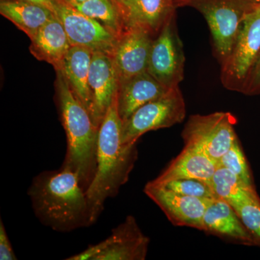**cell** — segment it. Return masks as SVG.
Segmentation results:
<instances>
[{"label": "cell", "mask_w": 260, "mask_h": 260, "mask_svg": "<svg viewBox=\"0 0 260 260\" xmlns=\"http://www.w3.org/2000/svg\"><path fill=\"white\" fill-rule=\"evenodd\" d=\"M93 53L86 48L71 47L60 69L58 70L64 75L73 93L89 113L91 111L92 102L88 78Z\"/></svg>", "instance_id": "obj_19"}, {"label": "cell", "mask_w": 260, "mask_h": 260, "mask_svg": "<svg viewBox=\"0 0 260 260\" xmlns=\"http://www.w3.org/2000/svg\"><path fill=\"white\" fill-rule=\"evenodd\" d=\"M256 246H260V198H251L234 208Z\"/></svg>", "instance_id": "obj_25"}, {"label": "cell", "mask_w": 260, "mask_h": 260, "mask_svg": "<svg viewBox=\"0 0 260 260\" xmlns=\"http://www.w3.org/2000/svg\"><path fill=\"white\" fill-rule=\"evenodd\" d=\"M28 195L37 218L56 232L92 225L85 189L76 173L60 168L32 179Z\"/></svg>", "instance_id": "obj_2"}, {"label": "cell", "mask_w": 260, "mask_h": 260, "mask_svg": "<svg viewBox=\"0 0 260 260\" xmlns=\"http://www.w3.org/2000/svg\"><path fill=\"white\" fill-rule=\"evenodd\" d=\"M83 14L95 19L120 37L126 26L118 8L112 0H87L70 5Z\"/></svg>", "instance_id": "obj_22"}, {"label": "cell", "mask_w": 260, "mask_h": 260, "mask_svg": "<svg viewBox=\"0 0 260 260\" xmlns=\"http://www.w3.org/2000/svg\"><path fill=\"white\" fill-rule=\"evenodd\" d=\"M215 196L229 203L233 208L251 198H257L255 187L246 185L235 174L225 168L219 167L210 181Z\"/></svg>", "instance_id": "obj_21"}, {"label": "cell", "mask_w": 260, "mask_h": 260, "mask_svg": "<svg viewBox=\"0 0 260 260\" xmlns=\"http://www.w3.org/2000/svg\"><path fill=\"white\" fill-rule=\"evenodd\" d=\"M54 13L62 24L72 47L112 55L119 36L100 22L80 13L64 0H54Z\"/></svg>", "instance_id": "obj_10"}, {"label": "cell", "mask_w": 260, "mask_h": 260, "mask_svg": "<svg viewBox=\"0 0 260 260\" xmlns=\"http://www.w3.org/2000/svg\"><path fill=\"white\" fill-rule=\"evenodd\" d=\"M56 72L58 103L67 136L66 155L61 168L76 173L86 191L96 171L99 129L64 75L59 70Z\"/></svg>", "instance_id": "obj_3"}, {"label": "cell", "mask_w": 260, "mask_h": 260, "mask_svg": "<svg viewBox=\"0 0 260 260\" xmlns=\"http://www.w3.org/2000/svg\"><path fill=\"white\" fill-rule=\"evenodd\" d=\"M88 85L92 102L90 114L94 125L99 129L119 90V77L112 55L93 53Z\"/></svg>", "instance_id": "obj_13"}, {"label": "cell", "mask_w": 260, "mask_h": 260, "mask_svg": "<svg viewBox=\"0 0 260 260\" xmlns=\"http://www.w3.org/2000/svg\"><path fill=\"white\" fill-rule=\"evenodd\" d=\"M218 165L219 167L225 168L235 174L246 185L254 187L251 170L239 139L236 140L232 148L224 154Z\"/></svg>", "instance_id": "obj_23"}, {"label": "cell", "mask_w": 260, "mask_h": 260, "mask_svg": "<svg viewBox=\"0 0 260 260\" xmlns=\"http://www.w3.org/2000/svg\"><path fill=\"white\" fill-rule=\"evenodd\" d=\"M121 128L116 96L99 126L96 171L85 191L92 225L102 215L106 201L116 197L129 180L138 159L137 144L121 143Z\"/></svg>", "instance_id": "obj_1"}, {"label": "cell", "mask_w": 260, "mask_h": 260, "mask_svg": "<svg viewBox=\"0 0 260 260\" xmlns=\"http://www.w3.org/2000/svg\"><path fill=\"white\" fill-rule=\"evenodd\" d=\"M113 2H114V3H115V4L116 5H117V7H118V5H119V3H120L121 2V0H112Z\"/></svg>", "instance_id": "obj_30"}, {"label": "cell", "mask_w": 260, "mask_h": 260, "mask_svg": "<svg viewBox=\"0 0 260 260\" xmlns=\"http://www.w3.org/2000/svg\"><path fill=\"white\" fill-rule=\"evenodd\" d=\"M152 35L146 29L136 26L126 27L121 34L112 55L119 85L147 72Z\"/></svg>", "instance_id": "obj_11"}, {"label": "cell", "mask_w": 260, "mask_h": 260, "mask_svg": "<svg viewBox=\"0 0 260 260\" xmlns=\"http://www.w3.org/2000/svg\"><path fill=\"white\" fill-rule=\"evenodd\" d=\"M251 1L254 2V3H260V0H251Z\"/></svg>", "instance_id": "obj_31"}, {"label": "cell", "mask_w": 260, "mask_h": 260, "mask_svg": "<svg viewBox=\"0 0 260 260\" xmlns=\"http://www.w3.org/2000/svg\"><path fill=\"white\" fill-rule=\"evenodd\" d=\"M242 93L248 95L260 94V57L248 78Z\"/></svg>", "instance_id": "obj_27"}, {"label": "cell", "mask_w": 260, "mask_h": 260, "mask_svg": "<svg viewBox=\"0 0 260 260\" xmlns=\"http://www.w3.org/2000/svg\"><path fill=\"white\" fill-rule=\"evenodd\" d=\"M21 1L27 2V3H32V4L42 5L46 7L48 9L54 12V0H21Z\"/></svg>", "instance_id": "obj_28"}, {"label": "cell", "mask_w": 260, "mask_h": 260, "mask_svg": "<svg viewBox=\"0 0 260 260\" xmlns=\"http://www.w3.org/2000/svg\"><path fill=\"white\" fill-rule=\"evenodd\" d=\"M185 116V102L179 86L170 89L162 96L137 109L123 121L121 143L137 144L148 132L171 127L182 122Z\"/></svg>", "instance_id": "obj_6"}, {"label": "cell", "mask_w": 260, "mask_h": 260, "mask_svg": "<svg viewBox=\"0 0 260 260\" xmlns=\"http://www.w3.org/2000/svg\"><path fill=\"white\" fill-rule=\"evenodd\" d=\"M165 187L171 190L191 198L210 201L216 199L210 181L197 179H183L170 181Z\"/></svg>", "instance_id": "obj_24"}, {"label": "cell", "mask_w": 260, "mask_h": 260, "mask_svg": "<svg viewBox=\"0 0 260 260\" xmlns=\"http://www.w3.org/2000/svg\"><path fill=\"white\" fill-rule=\"evenodd\" d=\"M0 13L30 39L39 29L55 17L54 12L46 7L21 0H2Z\"/></svg>", "instance_id": "obj_20"}, {"label": "cell", "mask_w": 260, "mask_h": 260, "mask_svg": "<svg viewBox=\"0 0 260 260\" xmlns=\"http://www.w3.org/2000/svg\"><path fill=\"white\" fill-rule=\"evenodd\" d=\"M260 57V3L248 13L233 47L221 64V82L228 90L242 93Z\"/></svg>", "instance_id": "obj_5"}, {"label": "cell", "mask_w": 260, "mask_h": 260, "mask_svg": "<svg viewBox=\"0 0 260 260\" xmlns=\"http://www.w3.org/2000/svg\"><path fill=\"white\" fill-rule=\"evenodd\" d=\"M184 62L175 13L164 23L152 43L147 72L167 88H177L184 80Z\"/></svg>", "instance_id": "obj_9"}, {"label": "cell", "mask_w": 260, "mask_h": 260, "mask_svg": "<svg viewBox=\"0 0 260 260\" xmlns=\"http://www.w3.org/2000/svg\"><path fill=\"white\" fill-rule=\"evenodd\" d=\"M169 90L148 72L123 82L119 85L116 95L118 113L122 122L137 109L162 96Z\"/></svg>", "instance_id": "obj_17"}, {"label": "cell", "mask_w": 260, "mask_h": 260, "mask_svg": "<svg viewBox=\"0 0 260 260\" xmlns=\"http://www.w3.org/2000/svg\"><path fill=\"white\" fill-rule=\"evenodd\" d=\"M0 259H17L2 218L0 219Z\"/></svg>", "instance_id": "obj_26"}, {"label": "cell", "mask_w": 260, "mask_h": 260, "mask_svg": "<svg viewBox=\"0 0 260 260\" xmlns=\"http://www.w3.org/2000/svg\"><path fill=\"white\" fill-rule=\"evenodd\" d=\"M236 124L237 119L230 112L195 114L186 121L181 137L184 145L200 149L218 164L238 139Z\"/></svg>", "instance_id": "obj_7"}, {"label": "cell", "mask_w": 260, "mask_h": 260, "mask_svg": "<svg viewBox=\"0 0 260 260\" xmlns=\"http://www.w3.org/2000/svg\"><path fill=\"white\" fill-rule=\"evenodd\" d=\"M203 232L229 242L256 246L254 239L232 205L223 200L209 201L204 217Z\"/></svg>", "instance_id": "obj_14"}, {"label": "cell", "mask_w": 260, "mask_h": 260, "mask_svg": "<svg viewBox=\"0 0 260 260\" xmlns=\"http://www.w3.org/2000/svg\"><path fill=\"white\" fill-rule=\"evenodd\" d=\"M66 3L70 5L80 4V3H84L87 0H64Z\"/></svg>", "instance_id": "obj_29"}, {"label": "cell", "mask_w": 260, "mask_h": 260, "mask_svg": "<svg viewBox=\"0 0 260 260\" xmlns=\"http://www.w3.org/2000/svg\"><path fill=\"white\" fill-rule=\"evenodd\" d=\"M30 52L39 60L45 61L60 69L61 63L72 46L59 19L54 17L39 29L30 39Z\"/></svg>", "instance_id": "obj_18"}, {"label": "cell", "mask_w": 260, "mask_h": 260, "mask_svg": "<svg viewBox=\"0 0 260 260\" xmlns=\"http://www.w3.org/2000/svg\"><path fill=\"white\" fill-rule=\"evenodd\" d=\"M218 164L196 147L184 145L180 153L153 181L154 186H164L170 181L183 179H197L210 181Z\"/></svg>", "instance_id": "obj_15"}, {"label": "cell", "mask_w": 260, "mask_h": 260, "mask_svg": "<svg viewBox=\"0 0 260 260\" xmlns=\"http://www.w3.org/2000/svg\"><path fill=\"white\" fill-rule=\"evenodd\" d=\"M150 239L133 215L112 229L107 239L67 258V260H145Z\"/></svg>", "instance_id": "obj_8"}, {"label": "cell", "mask_w": 260, "mask_h": 260, "mask_svg": "<svg viewBox=\"0 0 260 260\" xmlns=\"http://www.w3.org/2000/svg\"><path fill=\"white\" fill-rule=\"evenodd\" d=\"M118 8L126 27H140L153 35L175 14L177 7L176 0H121Z\"/></svg>", "instance_id": "obj_16"}, {"label": "cell", "mask_w": 260, "mask_h": 260, "mask_svg": "<svg viewBox=\"0 0 260 260\" xmlns=\"http://www.w3.org/2000/svg\"><path fill=\"white\" fill-rule=\"evenodd\" d=\"M144 192L173 225L203 231V217L209 201L179 194L165 186H154L149 182L145 186Z\"/></svg>", "instance_id": "obj_12"}, {"label": "cell", "mask_w": 260, "mask_h": 260, "mask_svg": "<svg viewBox=\"0 0 260 260\" xmlns=\"http://www.w3.org/2000/svg\"><path fill=\"white\" fill-rule=\"evenodd\" d=\"M256 4L251 0H176L177 8L190 7L205 17L220 64L232 52L246 15Z\"/></svg>", "instance_id": "obj_4"}]
</instances>
